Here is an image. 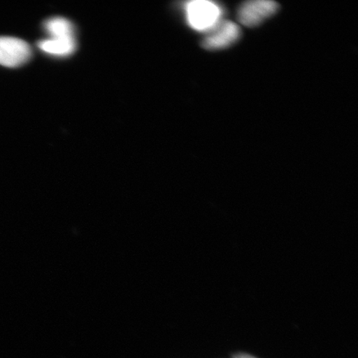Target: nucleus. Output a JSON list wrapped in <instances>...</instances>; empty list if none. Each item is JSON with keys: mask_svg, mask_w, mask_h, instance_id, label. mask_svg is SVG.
<instances>
[{"mask_svg": "<svg viewBox=\"0 0 358 358\" xmlns=\"http://www.w3.org/2000/svg\"><path fill=\"white\" fill-rule=\"evenodd\" d=\"M186 20L192 29L207 34L222 20L223 12L217 3L194 0L186 3Z\"/></svg>", "mask_w": 358, "mask_h": 358, "instance_id": "1", "label": "nucleus"}, {"mask_svg": "<svg viewBox=\"0 0 358 358\" xmlns=\"http://www.w3.org/2000/svg\"><path fill=\"white\" fill-rule=\"evenodd\" d=\"M279 4L270 0H253L241 4L237 11V20L248 28H255L275 15Z\"/></svg>", "mask_w": 358, "mask_h": 358, "instance_id": "2", "label": "nucleus"}, {"mask_svg": "<svg viewBox=\"0 0 358 358\" xmlns=\"http://www.w3.org/2000/svg\"><path fill=\"white\" fill-rule=\"evenodd\" d=\"M241 33L240 27L235 22L222 20L206 34L201 45L207 50H222L238 41Z\"/></svg>", "mask_w": 358, "mask_h": 358, "instance_id": "3", "label": "nucleus"}, {"mask_svg": "<svg viewBox=\"0 0 358 358\" xmlns=\"http://www.w3.org/2000/svg\"><path fill=\"white\" fill-rule=\"evenodd\" d=\"M32 50L24 40L13 37H0V65L17 67L26 64Z\"/></svg>", "mask_w": 358, "mask_h": 358, "instance_id": "4", "label": "nucleus"}, {"mask_svg": "<svg viewBox=\"0 0 358 358\" xmlns=\"http://www.w3.org/2000/svg\"><path fill=\"white\" fill-rule=\"evenodd\" d=\"M38 47L48 55L66 57L74 52L77 45L75 38H49L39 42Z\"/></svg>", "mask_w": 358, "mask_h": 358, "instance_id": "5", "label": "nucleus"}, {"mask_svg": "<svg viewBox=\"0 0 358 358\" xmlns=\"http://www.w3.org/2000/svg\"><path fill=\"white\" fill-rule=\"evenodd\" d=\"M44 27L51 38H75L73 25L64 17H52Z\"/></svg>", "mask_w": 358, "mask_h": 358, "instance_id": "6", "label": "nucleus"}, {"mask_svg": "<svg viewBox=\"0 0 358 358\" xmlns=\"http://www.w3.org/2000/svg\"><path fill=\"white\" fill-rule=\"evenodd\" d=\"M234 358H257L248 355H237L234 357Z\"/></svg>", "mask_w": 358, "mask_h": 358, "instance_id": "7", "label": "nucleus"}]
</instances>
